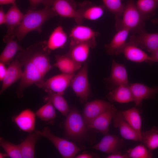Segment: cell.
Returning <instances> with one entry per match:
<instances>
[{"instance_id": "6da1fadb", "label": "cell", "mask_w": 158, "mask_h": 158, "mask_svg": "<svg viewBox=\"0 0 158 158\" xmlns=\"http://www.w3.org/2000/svg\"><path fill=\"white\" fill-rule=\"evenodd\" d=\"M51 51L47 47V41H44L37 42L17 54L15 59L24 67L16 91L18 98L23 97L26 88L43 80L53 67L49 58Z\"/></svg>"}, {"instance_id": "7a4b0ae2", "label": "cell", "mask_w": 158, "mask_h": 158, "mask_svg": "<svg viewBox=\"0 0 158 158\" xmlns=\"http://www.w3.org/2000/svg\"><path fill=\"white\" fill-rule=\"evenodd\" d=\"M57 16L51 7H45L37 10L29 9L24 15L21 22L12 35L16 37L18 40L21 41L31 31H35L40 33L44 22Z\"/></svg>"}, {"instance_id": "3957f363", "label": "cell", "mask_w": 158, "mask_h": 158, "mask_svg": "<svg viewBox=\"0 0 158 158\" xmlns=\"http://www.w3.org/2000/svg\"><path fill=\"white\" fill-rule=\"evenodd\" d=\"M122 16V18L116 20V31L126 29L130 32L138 34L146 32L144 28L145 20L137 9L133 0L128 1Z\"/></svg>"}, {"instance_id": "277c9868", "label": "cell", "mask_w": 158, "mask_h": 158, "mask_svg": "<svg viewBox=\"0 0 158 158\" xmlns=\"http://www.w3.org/2000/svg\"><path fill=\"white\" fill-rule=\"evenodd\" d=\"M66 135L71 140L79 141L87 135V128L83 117L77 109L73 108L66 116L65 123Z\"/></svg>"}, {"instance_id": "5b68a950", "label": "cell", "mask_w": 158, "mask_h": 158, "mask_svg": "<svg viewBox=\"0 0 158 158\" xmlns=\"http://www.w3.org/2000/svg\"><path fill=\"white\" fill-rule=\"evenodd\" d=\"M39 132L42 136L51 142L63 158H73L80 150V147L73 142L54 135L48 127H45Z\"/></svg>"}, {"instance_id": "8992f818", "label": "cell", "mask_w": 158, "mask_h": 158, "mask_svg": "<svg viewBox=\"0 0 158 158\" xmlns=\"http://www.w3.org/2000/svg\"><path fill=\"white\" fill-rule=\"evenodd\" d=\"M88 71L87 63L85 62L77 73L74 75L70 85L76 96L83 103L87 102L90 92Z\"/></svg>"}, {"instance_id": "52a82bcc", "label": "cell", "mask_w": 158, "mask_h": 158, "mask_svg": "<svg viewBox=\"0 0 158 158\" xmlns=\"http://www.w3.org/2000/svg\"><path fill=\"white\" fill-rule=\"evenodd\" d=\"M74 75V73L67 74L62 73L45 80H43L35 84L47 92H53L63 95L66 89L70 86Z\"/></svg>"}, {"instance_id": "ba28073f", "label": "cell", "mask_w": 158, "mask_h": 158, "mask_svg": "<svg viewBox=\"0 0 158 158\" xmlns=\"http://www.w3.org/2000/svg\"><path fill=\"white\" fill-rule=\"evenodd\" d=\"M51 7L57 16L73 19L78 24H81L83 19L76 8L74 0H54Z\"/></svg>"}, {"instance_id": "9c48e42d", "label": "cell", "mask_w": 158, "mask_h": 158, "mask_svg": "<svg viewBox=\"0 0 158 158\" xmlns=\"http://www.w3.org/2000/svg\"><path fill=\"white\" fill-rule=\"evenodd\" d=\"M117 112L116 107L111 104L91 122L87 126V129L100 132L104 135L108 134L111 121Z\"/></svg>"}, {"instance_id": "30bf717a", "label": "cell", "mask_w": 158, "mask_h": 158, "mask_svg": "<svg viewBox=\"0 0 158 158\" xmlns=\"http://www.w3.org/2000/svg\"><path fill=\"white\" fill-rule=\"evenodd\" d=\"M99 33L90 28L81 24H78L71 29L70 37L71 42L87 43L94 48L96 45V37Z\"/></svg>"}, {"instance_id": "8fae6325", "label": "cell", "mask_w": 158, "mask_h": 158, "mask_svg": "<svg viewBox=\"0 0 158 158\" xmlns=\"http://www.w3.org/2000/svg\"><path fill=\"white\" fill-rule=\"evenodd\" d=\"M128 42L152 53L158 48V32L148 33L145 32L133 35L130 37Z\"/></svg>"}, {"instance_id": "7c38bea8", "label": "cell", "mask_w": 158, "mask_h": 158, "mask_svg": "<svg viewBox=\"0 0 158 158\" xmlns=\"http://www.w3.org/2000/svg\"><path fill=\"white\" fill-rule=\"evenodd\" d=\"M111 104L110 103L99 99L87 103L85 106L83 115V118L86 126Z\"/></svg>"}, {"instance_id": "4fadbf2b", "label": "cell", "mask_w": 158, "mask_h": 158, "mask_svg": "<svg viewBox=\"0 0 158 158\" xmlns=\"http://www.w3.org/2000/svg\"><path fill=\"white\" fill-rule=\"evenodd\" d=\"M15 38L13 35L7 34L3 37V41L6 45L0 54V61L5 64L9 65L17 54L23 49Z\"/></svg>"}, {"instance_id": "5bb4252c", "label": "cell", "mask_w": 158, "mask_h": 158, "mask_svg": "<svg viewBox=\"0 0 158 158\" xmlns=\"http://www.w3.org/2000/svg\"><path fill=\"white\" fill-rule=\"evenodd\" d=\"M22 66L21 64L16 59L8 65L6 75L2 81L0 94L18 80L21 79L23 74Z\"/></svg>"}, {"instance_id": "9a60e30c", "label": "cell", "mask_w": 158, "mask_h": 158, "mask_svg": "<svg viewBox=\"0 0 158 158\" xmlns=\"http://www.w3.org/2000/svg\"><path fill=\"white\" fill-rule=\"evenodd\" d=\"M113 119L114 127L119 128L120 134L123 138L141 142V136L124 119L120 111L117 112Z\"/></svg>"}, {"instance_id": "2e32d148", "label": "cell", "mask_w": 158, "mask_h": 158, "mask_svg": "<svg viewBox=\"0 0 158 158\" xmlns=\"http://www.w3.org/2000/svg\"><path fill=\"white\" fill-rule=\"evenodd\" d=\"M123 143V139L117 135L107 134L104 135L99 142L91 148L106 153L111 154L118 151Z\"/></svg>"}, {"instance_id": "e0dca14e", "label": "cell", "mask_w": 158, "mask_h": 158, "mask_svg": "<svg viewBox=\"0 0 158 158\" xmlns=\"http://www.w3.org/2000/svg\"><path fill=\"white\" fill-rule=\"evenodd\" d=\"M93 48V46L89 43L70 42L69 50L66 54L76 62L82 64L86 62L90 49Z\"/></svg>"}, {"instance_id": "ac0fdd59", "label": "cell", "mask_w": 158, "mask_h": 158, "mask_svg": "<svg viewBox=\"0 0 158 158\" xmlns=\"http://www.w3.org/2000/svg\"><path fill=\"white\" fill-rule=\"evenodd\" d=\"M129 87L136 106L144 99H154L158 91L157 87H150L139 83L130 84Z\"/></svg>"}, {"instance_id": "d6986e66", "label": "cell", "mask_w": 158, "mask_h": 158, "mask_svg": "<svg viewBox=\"0 0 158 158\" xmlns=\"http://www.w3.org/2000/svg\"><path fill=\"white\" fill-rule=\"evenodd\" d=\"M35 114L29 109L22 111L13 118V121L22 130L31 133L34 130Z\"/></svg>"}, {"instance_id": "ffe728a7", "label": "cell", "mask_w": 158, "mask_h": 158, "mask_svg": "<svg viewBox=\"0 0 158 158\" xmlns=\"http://www.w3.org/2000/svg\"><path fill=\"white\" fill-rule=\"evenodd\" d=\"M113 37L110 42L105 45L107 53L109 55H118L126 44V40L129 31L122 29L118 31Z\"/></svg>"}, {"instance_id": "44dd1931", "label": "cell", "mask_w": 158, "mask_h": 158, "mask_svg": "<svg viewBox=\"0 0 158 158\" xmlns=\"http://www.w3.org/2000/svg\"><path fill=\"white\" fill-rule=\"evenodd\" d=\"M107 80L115 87L122 85H128L127 72L123 65L112 61L110 75Z\"/></svg>"}, {"instance_id": "7402d4cb", "label": "cell", "mask_w": 158, "mask_h": 158, "mask_svg": "<svg viewBox=\"0 0 158 158\" xmlns=\"http://www.w3.org/2000/svg\"><path fill=\"white\" fill-rule=\"evenodd\" d=\"M55 59L56 62L53 66L58 68L62 73L74 74L82 67L81 64L76 62L66 54L56 55Z\"/></svg>"}, {"instance_id": "603a6c76", "label": "cell", "mask_w": 158, "mask_h": 158, "mask_svg": "<svg viewBox=\"0 0 158 158\" xmlns=\"http://www.w3.org/2000/svg\"><path fill=\"white\" fill-rule=\"evenodd\" d=\"M42 136L39 130L30 133L19 144L23 158H33L35 156V147L37 142Z\"/></svg>"}, {"instance_id": "cb8c5ba5", "label": "cell", "mask_w": 158, "mask_h": 158, "mask_svg": "<svg viewBox=\"0 0 158 158\" xmlns=\"http://www.w3.org/2000/svg\"><path fill=\"white\" fill-rule=\"evenodd\" d=\"M79 6L78 10L83 20H96L100 18L104 13L103 8L102 6L93 4L88 1L83 2Z\"/></svg>"}, {"instance_id": "d4e9b609", "label": "cell", "mask_w": 158, "mask_h": 158, "mask_svg": "<svg viewBox=\"0 0 158 158\" xmlns=\"http://www.w3.org/2000/svg\"><path fill=\"white\" fill-rule=\"evenodd\" d=\"M24 15L16 3L12 5L6 13L5 24L7 28L6 34L13 35L21 22Z\"/></svg>"}, {"instance_id": "484cf974", "label": "cell", "mask_w": 158, "mask_h": 158, "mask_svg": "<svg viewBox=\"0 0 158 158\" xmlns=\"http://www.w3.org/2000/svg\"><path fill=\"white\" fill-rule=\"evenodd\" d=\"M121 53H123L128 60L136 62H149L151 59L150 56H149L138 47L128 42H127L122 51Z\"/></svg>"}, {"instance_id": "4316f807", "label": "cell", "mask_w": 158, "mask_h": 158, "mask_svg": "<svg viewBox=\"0 0 158 158\" xmlns=\"http://www.w3.org/2000/svg\"><path fill=\"white\" fill-rule=\"evenodd\" d=\"M107 97L110 101L120 103L133 102L129 85H122L115 87L107 95Z\"/></svg>"}, {"instance_id": "83f0119b", "label": "cell", "mask_w": 158, "mask_h": 158, "mask_svg": "<svg viewBox=\"0 0 158 158\" xmlns=\"http://www.w3.org/2000/svg\"><path fill=\"white\" fill-rule=\"evenodd\" d=\"M67 40V36L60 25L56 27L50 35L47 46L51 51L63 47Z\"/></svg>"}, {"instance_id": "f1b7e54d", "label": "cell", "mask_w": 158, "mask_h": 158, "mask_svg": "<svg viewBox=\"0 0 158 158\" xmlns=\"http://www.w3.org/2000/svg\"><path fill=\"white\" fill-rule=\"evenodd\" d=\"M47 93V95L44 98V101L46 103H51L62 115L66 116L70 110L68 103L63 95L53 92Z\"/></svg>"}, {"instance_id": "f546056e", "label": "cell", "mask_w": 158, "mask_h": 158, "mask_svg": "<svg viewBox=\"0 0 158 158\" xmlns=\"http://www.w3.org/2000/svg\"><path fill=\"white\" fill-rule=\"evenodd\" d=\"M124 119L141 136V118L138 109L135 107L120 111Z\"/></svg>"}, {"instance_id": "4dcf8cb0", "label": "cell", "mask_w": 158, "mask_h": 158, "mask_svg": "<svg viewBox=\"0 0 158 158\" xmlns=\"http://www.w3.org/2000/svg\"><path fill=\"white\" fill-rule=\"evenodd\" d=\"M141 142L151 151L158 148V127L154 126L148 130L141 132Z\"/></svg>"}, {"instance_id": "1f68e13d", "label": "cell", "mask_w": 158, "mask_h": 158, "mask_svg": "<svg viewBox=\"0 0 158 158\" xmlns=\"http://www.w3.org/2000/svg\"><path fill=\"white\" fill-rule=\"evenodd\" d=\"M136 5L145 20L154 16L156 10L158 8V3L154 0H138Z\"/></svg>"}, {"instance_id": "d6a6232c", "label": "cell", "mask_w": 158, "mask_h": 158, "mask_svg": "<svg viewBox=\"0 0 158 158\" xmlns=\"http://www.w3.org/2000/svg\"><path fill=\"white\" fill-rule=\"evenodd\" d=\"M36 116L44 121H49L54 119L56 114L54 107L50 102H47L35 113Z\"/></svg>"}, {"instance_id": "836d02e7", "label": "cell", "mask_w": 158, "mask_h": 158, "mask_svg": "<svg viewBox=\"0 0 158 158\" xmlns=\"http://www.w3.org/2000/svg\"><path fill=\"white\" fill-rule=\"evenodd\" d=\"M102 1L106 8L114 15L116 20L121 18L125 7L121 0H102Z\"/></svg>"}, {"instance_id": "e575fe53", "label": "cell", "mask_w": 158, "mask_h": 158, "mask_svg": "<svg viewBox=\"0 0 158 158\" xmlns=\"http://www.w3.org/2000/svg\"><path fill=\"white\" fill-rule=\"evenodd\" d=\"M0 145L10 158H22L19 144H14L0 137Z\"/></svg>"}, {"instance_id": "d590c367", "label": "cell", "mask_w": 158, "mask_h": 158, "mask_svg": "<svg viewBox=\"0 0 158 158\" xmlns=\"http://www.w3.org/2000/svg\"><path fill=\"white\" fill-rule=\"evenodd\" d=\"M144 145L140 144L127 151L128 158H151L153 154Z\"/></svg>"}, {"instance_id": "8d00e7d4", "label": "cell", "mask_w": 158, "mask_h": 158, "mask_svg": "<svg viewBox=\"0 0 158 158\" xmlns=\"http://www.w3.org/2000/svg\"><path fill=\"white\" fill-rule=\"evenodd\" d=\"M107 158H128L127 153L123 154L119 151L110 154L107 157Z\"/></svg>"}, {"instance_id": "74e56055", "label": "cell", "mask_w": 158, "mask_h": 158, "mask_svg": "<svg viewBox=\"0 0 158 158\" xmlns=\"http://www.w3.org/2000/svg\"><path fill=\"white\" fill-rule=\"evenodd\" d=\"M45 0H29L30 10H34L40 3H43Z\"/></svg>"}, {"instance_id": "f35d334b", "label": "cell", "mask_w": 158, "mask_h": 158, "mask_svg": "<svg viewBox=\"0 0 158 158\" xmlns=\"http://www.w3.org/2000/svg\"><path fill=\"white\" fill-rule=\"evenodd\" d=\"M5 65L2 62H0V80L2 81L6 75L7 68Z\"/></svg>"}, {"instance_id": "ab89813d", "label": "cell", "mask_w": 158, "mask_h": 158, "mask_svg": "<svg viewBox=\"0 0 158 158\" xmlns=\"http://www.w3.org/2000/svg\"><path fill=\"white\" fill-rule=\"evenodd\" d=\"M151 54L150 56L151 59L148 62L150 64L158 62V48Z\"/></svg>"}, {"instance_id": "60d3db41", "label": "cell", "mask_w": 158, "mask_h": 158, "mask_svg": "<svg viewBox=\"0 0 158 158\" xmlns=\"http://www.w3.org/2000/svg\"><path fill=\"white\" fill-rule=\"evenodd\" d=\"M6 20V13L2 7L0 8V24H5Z\"/></svg>"}, {"instance_id": "b9f144b4", "label": "cell", "mask_w": 158, "mask_h": 158, "mask_svg": "<svg viewBox=\"0 0 158 158\" xmlns=\"http://www.w3.org/2000/svg\"><path fill=\"white\" fill-rule=\"evenodd\" d=\"M16 0H0V4L1 5L12 4L16 3L15 1Z\"/></svg>"}, {"instance_id": "7bdbcfd3", "label": "cell", "mask_w": 158, "mask_h": 158, "mask_svg": "<svg viewBox=\"0 0 158 158\" xmlns=\"http://www.w3.org/2000/svg\"><path fill=\"white\" fill-rule=\"evenodd\" d=\"M93 157L90 154L87 153H83L75 157L76 158H91Z\"/></svg>"}, {"instance_id": "ee69618b", "label": "cell", "mask_w": 158, "mask_h": 158, "mask_svg": "<svg viewBox=\"0 0 158 158\" xmlns=\"http://www.w3.org/2000/svg\"><path fill=\"white\" fill-rule=\"evenodd\" d=\"M54 1V0H45L43 4L45 7H51Z\"/></svg>"}, {"instance_id": "f6af8a7d", "label": "cell", "mask_w": 158, "mask_h": 158, "mask_svg": "<svg viewBox=\"0 0 158 158\" xmlns=\"http://www.w3.org/2000/svg\"><path fill=\"white\" fill-rule=\"evenodd\" d=\"M152 22L154 24H158V18H155L151 20Z\"/></svg>"}, {"instance_id": "bcb514c9", "label": "cell", "mask_w": 158, "mask_h": 158, "mask_svg": "<svg viewBox=\"0 0 158 158\" xmlns=\"http://www.w3.org/2000/svg\"><path fill=\"white\" fill-rule=\"evenodd\" d=\"M7 156H8V155L6 153H0V158H5Z\"/></svg>"}, {"instance_id": "7dc6e473", "label": "cell", "mask_w": 158, "mask_h": 158, "mask_svg": "<svg viewBox=\"0 0 158 158\" xmlns=\"http://www.w3.org/2000/svg\"><path fill=\"white\" fill-rule=\"evenodd\" d=\"M155 0L158 3V0Z\"/></svg>"}, {"instance_id": "c3c4849f", "label": "cell", "mask_w": 158, "mask_h": 158, "mask_svg": "<svg viewBox=\"0 0 158 158\" xmlns=\"http://www.w3.org/2000/svg\"><path fill=\"white\" fill-rule=\"evenodd\" d=\"M157 89H158V87H157Z\"/></svg>"}]
</instances>
